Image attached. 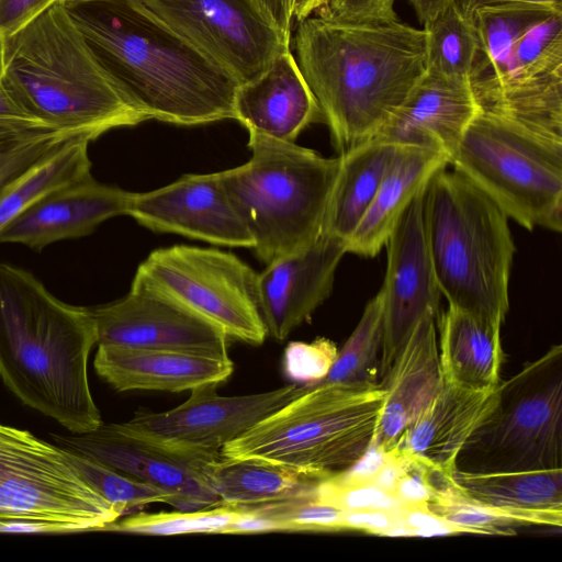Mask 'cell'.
<instances>
[{
    "mask_svg": "<svg viewBox=\"0 0 562 562\" xmlns=\"http://www.w3.org/2000/svg\"><path fill=\"white\" fill-rule=\"evenodd\" d=\"M63 2L99 64L149 120L234 119L239 82L135 0Z\"/></svg>",
    "mask_w": 562,
    "mask_h": 562,
    "instance_id": "1",
    "label": "cell"
},
{
    "mask_svg": "<svg viewBox=\"0 0 562 562\" xmlns=\"http://www.w3.org/2000/svg\"><path fill=\"white\" fill-rule=\"evenodd\" d=\"M296 61L340 154L378 135L426 74L425 32L398 20L299 22Z\"/></svg>",
    "mask_w": 562,
    "mask_h": 562,
    "instance_id": "2",
    "label": "cell"
},
{
    "mask_svg": "<svg viewBox=\"0 0 562 562\" xmlns=\"http://www.w3.org/2000/svg\"><path fill=\"white\" fill-rule=\"evenodd\" d=\"M95 344L90 308L58 300L31 272L0 261V376L74 434L102 424L88 381Z\"/></svg>",
    "mask_w": 562,
    "mask_h": 562,
    "instance_id": "3",
    "label": "cell"
},
{
    "mask_svg": "<svg viewBox=\"0 0 562 562\" xmlns=\"http://www.w3.org/2000/svg\"><path fill=\"white\" fill-rule=\"evenodd\" d=\"M0 65L18 102L56 130L94 140L149 120L99 64L61 0L0 40Z\"/></svg>",
    "mask_w": 562,
    "mask_h": 562,
    "instance_id": "4",
    "label": "cell"
},
{
    "mask_svg": "<svg viewBox=\"0 0 562 562\" xmlns=\"http://www.w3.org/2000/svg\"><path fill=\"white\" fill-rule=\"evenodd\" d=\"M426 236L449 307L503 325L516 251L507 215L457 170H439L424 196Z\"/></svg>",
    "mask_w": 562,
    "mask_h": 562,
    "instance_id": "5",
    "label": "cell"
},
{
    "mask_svg": "<svg viewBox=\"0 0 562 562\" xmlns=\"http://www.w3.org/2000/svg\"><path fill=\"white\" fill-rule=\"evenodd\" d=\"M378 384L317 382L222 447L224 458L257 459L322 479L357 464L371 449L384 402Z\"/></svg>",
    "mask_w": 562,
    "mask_h": 562,
    "instance_id": "6",
    "label": "cell"
},
{
    "mask_svg": "<svg viewBox=\"0 0 562 562\" xmlns=\"http://www.w3.org/2000/svg\"><path fill=\"white\" fill-rule=\"evenodd\" d=\"M250 159L221 171L234 206L266 265L299 251L323 234L338 157L249 134Z\"/></svg>",
    "mask_w": 562,
    "mask_h": 562,
    "instance_id": "7",
    "label": "cell"
},
{
    "mask_svg": "<svg viewBox=\"0 0 562 562\" xmlns=\"http://www.w3.org/2000/svg\"><path fill=\"white\" fill-rule=\"evenodd\" d=\"M449 165L528 231H562V140L480 111Z\"/></svg>",
    "mask_w": 562,
    "mask_h": 562,
    "instance_id": "8",
    "label": "cell"
},
{
    "mask_svg": "<svg viewBox=\"0 0 562 562\" xmlns=\"http://www.w3.org/2000/svg\"><path fill=\"white\" fill-rule=\"evenodd\" d=\"M457 470L476 473L562 468V346L497 385L493 412L467 441Z\"/></svg>",
    "mask_w": 562,
    "mask_h": 562,
    "instance_id": "9",
    "label": "cell"
},
{
    "mask_svg": "<svg viewBox=\"0 0 562 562\" xmlns=\"http://www.w3.org/2000/svg\"><path fill=\"white\" fill-rule=\"evenodd\" d=\"M121 516L83 480L67 450L0 424V518L45 520L68 533L103 530Z\"/></svg>",
    "mask_w": 562,
    "mask_h": 562,
    "instance_id": "10",
    "label": "cell"
},
{
    "mask_svg": "<svg viewBox=\"0 0 562 562\" xmlns=\"http://www.w3.org/2000/svg\"><path fill=\"white\" fill-rule=\"evenodd\" d=\"M134 279L178 300L228 338L261 345L268 336L258 273L232 252L186 245L160 248L140 263Z\"/></svg>",
    "mask_w": 562,
    "mask_h": 562,
    "instance_id": "11",
    "label": "cell"
},
{
    "mask_svg": "<svg viewBox=\"0 0 562 562\" xmlns=\"http://www.w3.org/2000/svg\"><path fill=\"white\" fill-rule=\"evenodd\" d=\"M221 65L238 82L263 72L290 48L251 0H135Z\"/></svg>",
    "mask_w": 562,
    "mask_h": 562,
    "instance_id": "12",
    "label": "cell"
},
{
    "mask_svg": "<svg viewBox=\"0 0 562 562\" xmlns=\"http://www.w3.org/2000/svg\"><path fill=\"white\" fill-rule=\"evenodd\" d=\"M54 440L67 451L91 457L167 493L170 505L178 509L220 505L207 480V468L221 453L159 441L133 429L126 422L102 423L94 430L54 436Z\"/></svg>",
    "mask_w": 562,
    "mask_h": 562,
    "instance_id": "13",
    "label": "cell"
},
{
    "mask_svg": "<svg viewBox=\"0 0 562 562\" xmlns=\"http://www.w3.org/2000/svg\"><path fill=\"white\" fill-rule=\"evenodd\" d=\"M90 312L98 345L229 358L228 337L218 326L135 279L124 297Z\"/></svg>",
    "mask_w": 562,
    "mask_h": 562,
    "instance_id": "14",
    "label": "cell"
},
{
    "mask_svg": "<svg viewBox=\"0 0 562 562\" xmlns=\"http://www.w3.org/2000/svg\"><path fill=\"white\" fill-rule=\"evenodd\" d=\"M216 386L194 389L187 401L166 412L138 411L126 424L179 448L220 453L223 446L308 389V384H291L262 393L223 396Z\"/></svg>",
    "mask_w": 562,
    "mask_h": 562,
    "instance_id": "15",
    "label": "cell"
},
{
    "mask_svg": "<svg viewBox=\"0 0 562 562\" xmlns=\"http://www.w3.org/2000/svg\"><path fill=\"white\" fill-rule=\"evenodd\" d=\"M426 190V189H425ZM422 191L386 240L387 263L383 285L382 379L426 312L439 317L441 292L429 252Z\"/></svg>",
    "mask_w": 562,
    "mask_h": 562,
    "instance_id": "16",
    "label": "cell"
},
{
    "mask_svg": "<svg viewBox=\"0 0 562 562\" xmlns=\"http://www.w3.org/2000/svg\"><path fill=\"white\" fill-rule=\"evenodd\" d=\"M127 215L156 232L229 247L254 246L224 187L221 171L184 175L166 187L134 193Z\"/></svg>",
    "mask_w": 562,
    "mask_h": 562,
    "instance_id": "17",
    "label": "cell"
},
{
    "mask_svg": "<svg viewBox=\"0 0 562 562\" xmlns=\"http://www.w3.org/2000/svg\"><path fill=\"white\" fill-rule=\"evenodd\" d=\"M346 243L322 234L307 247L279 258L258 273V295L267 335L284 340L330 295Z\"/></svg>",
    "mask_w": 562,
    "mask_h": 562,
    "instance_id": "18",
    "label": "cell"
},
{
    "mask_svg": "<svg viewBox=\"0 0 562 562\" xmlns=\"http://www.w3.org/2000/svg\"><path fill=\"white\" fill-rule=\"evenodd\" d=\"M133 194L89 175L32 203L0 231V243L40 251L53 243L89 235L104 221L127 215Z\"/></svg>",
    "mask_w": 562,
    "mask_h": 562,
    "instance_id": "19",
    "label": "cell"
},
{
    "mask_svg": "<svg viewBox=\"0 0 562 562\" xmlns=\"http://www.w3.org/2000/svg\"><path fill=\"white\" fill-rule=\"evenodd\" d=\"M436 319L431 312L422 316L383 375L384 402L371 449L382 453L396 449L441 387Z\"/></svg>",
    "mask_w": 562,
    "mask_h": 562,
    "instance_id": "20",
    "label": "cell"
},
{
    "mask_svg": "<svg viewBox=\"0 0 562 562\" xmlns=\"http://www.w3.org/2000/svg\"><path fill=\"white\" fill-rule=\"evenodd\" d=\"M496 402L497 386L476 391L443 381L396 449L416 464L453 480L459 453Z\"/></svg>",
    "mask_w": 562,
    "mask_h": 562,
    "instance_id": "21",
    "label": "cell"
},
{
    "mask_svg": "<svg viewBox=\"0 0 562 562\" xmlns=\"http://www.w3.org/2000/svg\"><path fill=\"white\" fill-rule=\"evenodd\" d=\"M234 120L248 134L283 142H294L310 124L323 122L319 105L290 48L259 76L238 86Z\"/></svg>",
    "mask_w": 562,
    "mask_h": 562,
    "instance_id": "22",
    "label": "cell"
},
{
    "mask_svg": "<svg viewBox=\"0 0 562 562\" xmlns=\"http://www.w3.org/2000/svg\"><path fill=\"white\" fill-rule=\"evenodd\" d=\"M471 86L425 74L376 136L443 153L449 162L480 112Z\"/></svg>",
    "mask_w": 562,
    "mask_h": 562,
    "instance_id": "23",
    "label": "cell"
},
{
    "mask_svg": "<svg viewBox=\"0 0 562 562\" xmlns=\"http://www.w3.org/2000/svg\"><path fill=\"white\" fill-rule=\"evenodd\" d=\"M93 364L97 373L119 392L192 391L217 385L234 371L229 358L113 345H98Z\"/></svg>",
    "mask_w": 562,
    "mask_h": 562,
    "instance_id": "24",
    "label": "cell"
},
{
    "mask_svg": "<svg viewBox=\"0 0 562 562\" xmlns=\"http://www.w3.org/2000/svg\"><path fill=\"white\" fill-rule=\"evenodd\" d=\"M448 165V157L437 149L400 145L371 204L346 243L347 252L376 256L414 199Z\"/></svg>",
    "mask_w": 562,
    "mask_h": 562,
    "instance_id": "25",
    "label": "cell"
},
{
    "mask_svg": "<svg viewBox=\"0 0 562 562\" xmlns=\"http://www.w3.org/2000/svg\"><path fill=\"white\" fill-rule=\"evenodd\" d=\"M437 319L443 381L476 391L495 389L504 360L502 325L449 306Z\"/></svg>",
    "mask_w": 562,
    "mask_h": 562,
    "instance_id": "26",
    "label": "cell"
},
{
    "mask_svg": "<svg viewBox=\"0 0 562 562\" xmlns=\"http://www.w3.org/2000/svg\"><path fill=\"white\" fill-rule=\"evenodd\" d=\"M398 146L375 136L339 154L323 234L347 243L371 204Z\"/></svg>",
    "mask_w": 562,
    "mask_h": 562,
    "instance_id": "27",
    "label": "cell"
},
{
    "mask_svg": "<svg viewBox=\"0 0 562 562\" xmlns=\"http://www.w3.org/2000/svg\"><path fill=\"white\" fill-rule=\"evenodd\" d=\"M207 480L220 505L251 506L311 495L324 479L263 460L221 456L210 463Z\"/></svg>",
    "mask_w": 562,
    "mask_h": 562,
    "instance_id": "28",
    "label": "cell"
},
{
    "mask_svg": "<svg viewBox=\"0 0 562 562\" xmlns=\"http://www.w3.org/2000/svg\"><path fill=\"white\" fill-rule=\"evenodd\" d=\"M453 480L467 497L517 512H562V468L476 473L457 470Z\"/></svg>",
    "mask_w": 562,
    "mask_h": 562,
    "instance_id": "29",
    "label": "cell"
},
{
    "mask_svg": "<svg viewBox=\"0 0 562 562\" xmlns=\"http://www.w3.org/2000/svg\"><path fill=\"white\" fill-rule=\"evenodd\" d=\"M425 32L426 74L457 85L471 86L479 58V38L472 18L453 3Z\"/></svg>",
    "mask_w": 562,
    "mask_h": 562,
    "instance_id": "30",
    "label": "cell"
},
{
    "mask_svg": "<svg viewBox=\"0 0 562 562\" xmlns=\"http://www.w3.org/2000/svg\"><path fill=\"white\" fill-rule=\"evenodd\" d=\"M553 75H562V12L528 29L512 46L501 68L471 86H505Z\"/></svg>",
    "mask_w": 562,
    "mask_h": 562,
    "instance_id": "31",
    "label": "cell"
},
{
    "mask_svg": "<svg viewBox=\"0 0 562 562\" xmlns=\"http://www.w3.org/2000/svg\"><path fill=\"white\" fill-rule=\"evenodd\" d=\"M558 12L562 10L529 2H505L477 9L472 19L480 50L471 82L496 72L512 46L528 29Z\"/></svg>",
    "mask_w": 562,
    "mask_h": 562,
    "instance_id": "32",
    "label": "cell"
},
{
    "mask_svg": "<svg viewBox=\"0 0 562 562\" xmlns=\"http://www.w3.org/2000/svg\"><path fill=\"white\" fill-rule=\"evenodd\" d=\"M428 507L467 533L512 536L517 533V527H562V512H517L490 506L467 497L456 484L436 495Z\"/></svg>",
    "mask_w": 562,
    "mask_h": 562,
    "instance_id": "33",
    "label": "cell"
},
{
    "mask_svg": "<svg viewBox=\"0 0 562 562\" xmlns=\"http://www.w3.org/2000/svg\"><path fill=\"white\" fill-rule=\"evenodd\" d=\"M90 142L87 138L70 142L7 191L0 198V231L43 195L91 175Z\"/></svg>",
    "mask_w": 562,
    "mask_h": 562,
    "instance_id": "34",
    "label": "cell"
},
{
    "mask_svg": "<svg viewBox=\"0 0 562 562\" xmlns=\"http://www.w3.org/2000/svg\"><path fill=\"white\" fill-rule=\"evenodd\" d=\"M382 345L383 299L379 291L367 303L356 328L319 382L345 385L378 384Z\"/></svg>",
    "mask_w": 562,
    "mask_h": 562,
    "instance_id": "35",
    "label": "cell"
},
{
    "mask_svg": "<svg viewBox=\"0 0 562 562\" xmlns=\"http://www.w3.org/2000/svg\"><path fill=\"white\" fill-rule=\"evenodd\" d=\"M241 510V506L218 505L194 510L139 512L106 525L103 530L151 536L223 533Z\"/></svg>",
    "mask_w": 562,
    "mask_h": 562,
    "instance_id": "36",
    "label": "cell"
},
{
    "mask_svg": "<svg viewBox=\"0 0 562 562\" xmlns=\"http://www.w3.org/2000/svg\"><path fill=\"white\" fill-rule=\"evenodd\" d=\"M78 138L92 142L86 135L56 128H44L0 138V198L34 169Z\"/></svg>",
    "mask_w": 562,
    "mask_h": 562,
    "instance_id": "37",
    "label": "cell"
},
{
    "mask_svg": "<svg viewBox=\"0 0 562 562\" xmlns=\"http://www.w3.org/2000/svg\"><path fill=\"white\" fill-rule=\"evenodd\" d=\"M83 480L122 515L153 503H167L170 496L91 457L68 451Z\"/></svg>",
    "mask_w": 562,
    "mask_h": 562,
    "instance_id": "38",
    "label": "cell"
},
{
    "mask_svg": "<svg viewBox=\"0 0 562 562\" xmlns=\"http://www.w3.org/2000/svg\"><path fill=\"white\" fill-rule=\"evenodd\" d=\"M256 510L283 521L290 531H345L344 510L323 503L313 494L278 503L251 505Z\"/></svg>",
    "mask_w": 562,
    "mask_h": 562,
    "instance_id": "39",
    "label": "cell"
},
{
    "mask_svg": "<svg viewBox=\"0 0 562 562\" xmlns=\"http://www.w3.org/2000/svg\"><path fill=\"white\" fill-rule=\"evenodd\" d=\"M337 351L330 341L291 342L284 352L283 368L288 378L312 384L324 379Z\"/></svg>",
    "mask_w": 562,
    "mask_h": 562,
    "instance_id": "40",
    "label": "cell"
},
{
    "mask_svg": "<svg viewBox=\"0 0 562 562\" xmlns=\"http://www.w3.org/2000/svg\"><path fill=\"white\" fill-rule=\"evenodd\" d=\"M395 0H329L317 11L333 19L352 22H392L397 15Z\"/></svg>",
    "mask_w": 562,
    "mask_h": 562,
    "instance_id": "41",
    "label": "cell"
},
{
    "mask_svg": "<svg viewBox=\"0 0 562 562\" xmlns=\"http://www.w3.org/2000/svg\"><path fill=\"white\" fill-rule=\"evenodd\" d=\"M54 128L27 112L13 97L1 77L0 65V138Z\"/></svg>",
    "mask_w": 562,
    "mask_h": 562,
    "instance_id": "42",
    "label": "cell"
},
{
    "mask_svg": "<svg viewBox=\"0 0 562 562\" xmlns=\"http://www.w3.org/2000/svg\"><path fill=\"white\" fill-rule=\"evenodd\" d=\"M58 0H0V40L15 33Z\"/></svg>",
    "mask_w": 562,
    "mask_h": 562,
    "instance_id": "43",
    "label": "cell"
},
{
    "mask_svg": "<svg viewBox=\"0 0 562 562\" xmlns=\"http://www.w3.org/2000/svg\"><path fill=\"white\" fill-rule=\"evenodd\" d=\"M263 18L291 41V26L293 21L294 0H251Z\"/></svg>",
    "mask_w": 562,
    "mask_h": 562,
    "instance_id": "44",
    "label": "cell"
},
{
    "mask_svg": "<svg viewBox=\"0 0 562 562\" xmlns=\"http://www.w3.org/2000/svg\"><path fill=\"white\" fill-rule=\"evenodd\" d=\"M0 532L67 533L61 526L29 517L0 518Z\"/></svg>",
    "mask_w": 562,
    "mask_h": 562,
    "instance_id": "45",
    "label": "cell"
},
{
    "mask_svg": "<svg viewBox=\"0 0 562 562\" xmlns=\"http://www.w3.org/2000/svg\"><path fill=\"white\" fill-rule=\"evenodd\" d=\"M414 10L418 22L424 26L446 11L456 0H405Z\"/></svg>",
    "mask_w": 562,
    "mask_h": 562,
    "instance_id": "46",
    "label": "cell"
},
{
    "mask_svg": "<svg viewBox=\"0 0 562 562\" xmlns=\"http://www.w3.org/2000/svg\"><path fill=\"white\" fill-rule=\"evenodd\" d=\"M505 2H529L562 10V0H456L460 11L469 18H472L473 13L482 7Z\"/></svg>",
    "mask_w": 562,
    "mask_h": 562,
    "instance_id": "47",
    "label": "cell"
},
{
    "mask_svg": "<svg viewBox=\"0 0 562 562\" xmlns=\"http://www.w3.org/2000/svg\"><path fill=\"white\" fill-rule=\"evenodd\" d=\"M328 2L329 0H294L293 19L300 22L324 8Z\"/></svg>",
    "mask_w": 562,
    "mask_h": 562,
    "instance_id": "48",
    "label": "cell"
},
{
    "mask_svg": "<svg viewBox=\"0 0 562 562\" xmlns=\"http://www.w3.org/2000/svg\"><path fill=\"white\" fill-rule=\"evenodd\" d=\"M61 1H65V0H61Z\"/></svg>",
    "mask_w": 562,
    "mask_h": 562,
    "instance_id": "49",
    "label": "cell"
}]
</instances>
